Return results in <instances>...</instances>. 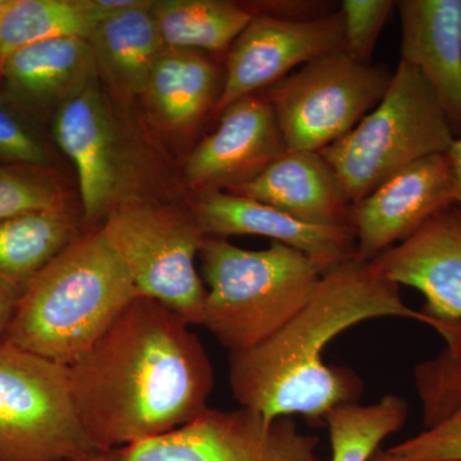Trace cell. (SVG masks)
I'll list each match as a JSON object with an SVG mask.
<instances>
[{
	"mask_svg": "<svg viewBox=\"0 0 461 461\" xmlns=\"http://www.w3.org/2000/svg\"><path fill=\"white\" fill-rule=\"evenodd\" d=\"M76 411L100 453L171 432L208 411L214 373L184 318L139 296L68 366Z\"/></svg>",
	"mask_w": 461,
	"mask_h": 461,
	"instance_id": "1",
	"label": "cell"
},
{
	"mask_svg": "<svg viewBox=\"0 0 461 461\" xmlns=\"http://www.w3.org/2000/svg\"><path fill=\"white\" fill-rule=\"evenodd\" d=\"M382 317L421 321L446 346L461 339V321L446 323L409 308L400 286L354 257L324 272L309 302L275 335L230 354L233 397L267 420L300 414L321 423L332 409L355 402L363 390L350 369L324 362V348L344 330Z\"/></svg>",
	"mask_w": 461,
	"mask_h": 461,
	"instance_id": "2",
	"label": "cell"
},
{
	"mask_svg": "<svg viewBox=\"0 0 461 461\" xmlns=\"http://www.w3.org/2000/svg\"><path fill=\"white\" fill-rule=\"evenodd\" d=\"M103 230L77 236L17 300L5 341L71 366L139 297Z\"/></svg>",
	"mask_w": 461,
	"mask_h": 461,
	"instance_id": "3",
	"label": "cell"
},
{
	"mask_svg": "<svg viewBox=\"0 0 461 461\" xmlns=\"http://www.w3.org/2000/svg\"><path fill=\"white\" fill-rule=\"evenodd\" d=\"M199 257L206 285L202 326L230 354L275 335L309 302L324 273L311 258L280 242L247 250L206 238Z\"/></svg>",
	"mask_w": 461,
	"mask_h": 461,
	"instance_id": "4",
	"label": "cell"
},
{
	"mask_svg": "<svg viewBox=\"0 0 461 461\" xmlns=\"http://www.w3.org/2000/svg\"><path fill=\"white\" fill-rule=\"evenodd\" d=\"M455 136L432 87L400 59L377 107L344 138L320 151L353 206L406 167L446 153Z\"/></svg>",
	"mask_w": 461,
	"mask_h": 461,
	"instance_id": "5",
	"label": "cell"
},
{
	"mask_svg": "<svg viewBox=\"0 0 461 461\" xmlns=\"http://www.w3.org/2000/svg\"><path fill=\"white\" fill-rule=\"evenodd\" d=\"M98 453L76 411L68 366L0 339V461Z\"/></svg>",
	"mask_w": 461,
	"mask_h": 461,
	"instance_id": "6",
	"label": "cell"
},
{
	"mask_svg": "<svg viewBox=\"0 0 461 461\" xmlns=\"http://www.w3.org/2000/svg\"><path fill=\"white\" fill-rule=\"evenodd\" d=\"M102 230L139 295L167 306L190 326H202L206 287L195 259L206 236L194 213L123 204L109 213Z\"/></svg>",
	"mask_w": 461,
	"mask_h": 461,
	"instance_id": "7",
	"label": "cell"
},
{
	"mask_svg": "<svg viewBox=\"0 0 461 461\" xmlns=\"http://www.w3.org/2000/svg\"><path fill=\"white\" fill-rule=\"evenodd\" d=\"M393 72L357 62L345 50L306 63L273 85L271 103L287 150L321 151L377 107Z\"/></svg>",
	"mask_w": 461,
	"mask_h": 461,
	"instance_id": "8",
	"label": "cell"
},
{
	"mask_svg": "<svg viewBox=\"0 0 461 461\" xmlns=\"http://www.w3.org/2000/svg\"><path fill=\"white\" fill-rule=\"evenodd\" d=\"M318 446L293 417L208 409L180 429L108 451L104 461H321Z\"/></svg>",
	"mask_w": 461,
	"mask_h": 461,
	"instance_id": "9",
	"label": "cell"
},
{
	"mask_svg": "<svg viewBox=\"0 0 461 461\" xmlns=\"http://www.w3.org/2000/svg\"><path fill=\"white\" fill-rule=\"evenodd\" d=\"M344 50L341 12L313 20L256 14L229 50L218 111L273 86L295 68Z\"/></svg>",
	"mask_w": 461,
	"mask_h": 461,
	"instance_id": "10",
	"label": "cell"
},
{
	"mask_svg": "<svg viewBox=\"0 0 461 461\" xmlns=\"http://www.w3.org/2000/svg\"><path fill=\"white\" fill-rule=\"evenodd\" d=\"M453 205L457 186L446 153L412 163L351 206L357 259L372 262Z\"/></svg>",
	"mask_w": 461,
	"mask_h": 461,
	"instance_id": "11",
	"label": "cell"
},
{
	"mask_svg": "<svg viewBox=\"0 0 461 461\" xmlns=\"http://www.w3.org/2000/svg\"><path fill=\"white\" fill-rule=\"evenodd\" d=\"M221 113L215 131L199 142L186 162L190 184L203 193L236 189L287 150L266 96H245Z\"/></svg>",
	"mask_w": 461,
	"mask_h": 461,
	"instance_id": "12",
	"label": "cell"
},
{
	"mask_svg": "<svg viewBox=\"0 0 461 461\" xmlns=\"http://www.w3.org/2000/svg\"><path fill=\"white\" fill-rule=\"evenodd\" d=\"M375 272L397 286L420 291L423 313L437 321H461V209L446 208L373 259Z\"/></svg>",
	"mask_w": 461,
	"mask_h": 461,
	"instance_id": "13",
	"label": "cell"
},
{
	"mask_svg": "<svg viewBox=\"0 0 461 461\" xmlns=\"http://www.w3.org/2000/svg\"><path fill=\"white\" fill-rule=\"evenodd\" d=\"M194 215L206 238L256 235L296 249L327 272L357 257L355 230L348 224H313L273 206L222 191L200 195Z\"/></svg>",
	"mask_w": 461,
	"mask_h": 461,
	"instance_id": "14",
	"label": "cell"
},
{
	"mask_svg": "<svg viewBox=\"0 0 461 461\" xmlns=\"http://www.w3.org/2000/svg\"><path fill=\"white\" fill-rule=\"evenodd\" d=\"M402 60L432 87L455 138L461 135V0H400Z\"/></svg>",
	"mask_w": 461,
	"mask_h": 461,
	"instance_id": "15",
	"label": "cell"
},
{
	"mask_svg": "<svg viewBox=\"0 0 461 461\" xmlns=\"http://www.w3.org/2000/svg\"><path fill=\"white\" fill-rule=\"evenodd\" d=\"M53 132L77 171L85 215L99 217L117 191L118 165L113 130L95 81L59 105Z\"/></svg>",
	"mask_w": 461,
	"mask_h": 461,
	"instance_id": "16",
	"label": "cell"
},
{
	"mask_svg": "<svg viewBox=\"0 0 461 461\" xmlns=\"http://www.w3.org/2000/svg\"><path fill=\"white\" fill-rule=\"evenodd\" d=\"M229 193L273 206L303 222L350 223L351 206L320 151L286 150L253 180Z\"/></svg>",
	"mask_w": 461,
	"mask_h": 461,
	"instance_id": "17",
	"label": "cell"
},
{
	"mask_svg": "<svg viewBox=\"0 0 461 461\" xmlns=\"http://www.w3.org/2000/svg\"><path fill=\"white\" fill-rule=\"evenodd\" d=\"M95 67L89 41L59 38L14 51L0 72L9 89L26 102L60 105L93 83Z\"/></svg>",
	"mask_w": 461,
	"mask_h": 461,
	"instance_id": "18",
	"label": "cell"
},
{
	"mask_svg": "<svg viewBox=\"0 0 461 461\" xmlns=\"http://www.w3.org/2000/svg\"><path fill=\"white\" fill-rule=\"evenodd\" d=\"M151 2L100 21L90 38L96 65L120 89L147 90L154 66L166 50L151 14Z\"/></svg>",
	"mask_w": 461,
	"mask_h": 461,
	"instance_id": "19",
	"label": "cell"
},
{
	"mask_svg": "<svg viewBox=\"0 0 461 461\" xmlns=\"http://www.w3.org/2000/svg\"><path fill=\"white\" fill-rule=\"evenodd\" d=\"M63 209L20 215L0 222V291L18 300L76 238Z\"/></svg>",
	"mask_w": 461,
	"mask_h": 461,
	"instance_id": "20",
	"label": "cell"
},
{
	"mask_svg": "<svg viewBox=\"0 0 461 461\" xmlns=\"http://www.w3.org/2000/svg\"><path fill=\"white\" fill-rule=\"evenodd\" d=\"M224 76L199 51L166 48L147 91L158 113L175 127L198 123L213 105L217 108Z\"/></svg>",
	"mask_w": 461,
	"mask_h": 461,
	"instance_id": "21",
	"label": "cell"
},
{
	"mask_svg": "<svg viewBox=\"0 0 461 461\" xmlns=\"http://www.w3.org/2000/svg\"><path fill=\"white\" fill-rule=\"evenodd\" d=\"M151 14L166 48L220 53L249 25L256 12L229 0H163Z\"/></svg>",
	"mask_w": 461,
	"mask_h": 461,
	"instance_id": "22",
	"label": "cell"
},
{
	"mask_svg": "<svg viewBox=\"0 0 461 461\" xmlns=\"http://www.w3.org/2000/svg\"><path fill=\"white\" fill-rule=\"evenodd\" d=\"M98 20L87 0H9L0 20V65L21 48L51 39L89 41Z\"/></svg>",
	"mask_w": 461,
	"mask_h": 461,
	"instance_id": "23",
	"label": "cell"
},
{
	"mask_svg": "<svg viewBox=\"0 0 461 461\" xmlns=\"http://www.w3.org/2000/svg\"><path fill=\"white\" fill-rule=\"evenodd\" d=\"M402 397L386 395L372 405L345 403L324 417L329 429L330 461H369L386 437L399 432L408 420Z\"/></svg>",
	"mask_w": 461,
	"mask_h": 461,
	"instance_id": "24",
	"label": "cell"
},
{
	"mask_svg": "<svg viewBox=\"0 0 461 461\" xmlns=\"http://www.w3.org/2000/svg\"><path fill=\"white\" fill-rule=\"evenodd\" d=\"M414 382L426 429L461 417V341L418 364Z\"/></svg>",
	"mask_w": 461,
	"mask_h": 461,
	"instance_id": "25",
	"label": "cell"
},
{
	"mask_svg": "<svg viewBox=\"0 0 461 461\" xmlns=\"http://www.w3.org/2000/svg\"><path fill=\"white\" fill-rule=\"evenodd\" d=\"M396 8L393 0H344V50L357 62L371 65L373 51L388 18Z\"/></svg>",
	"mask_w": 461,
	"mask_h": 461,
	"instance_id": "26",
	"label": "cell"
},
{
	"mask_svg": "<svg viewBox=\"0 0 461 461\" xmlns=\"http://www.w3.org/2000/svg\"><path fill=\"white\" fill-rule=\"evenodd\" d=\"M62 208L57 190L48 182L25 173L0 168V222Z\"/></svg>",
	"mask_w": 461,
	"mask_h": 461,
	"instance_id": "27",
	"label": "cell"
},
{
	"mask_svg": "<svg viewBox=\"0 0 461 461\" xmlns=\"http://www.w3.org/2000/svg\"><path fill=\"white\" fill-rule=\"evenodd\" d=\"M390 461L461 460V417L437 424L387 450Z\"/></svg>",
	"mask_w": 461,
	"mask_h": 461,
	"instance_id": "28",
	"label": "cell"
},
{
	"mask_svg": "<svg viewBox=\"0 0 461 461\" xmlns=\"http://www.w3.org/2000/svg\"><path fill=\"white\" fill-rule=\"evenodd\" d=\"M0 157L26 165L44 166L50 163V157L38 139L3 107H0Z\"/></svg>",
	"mask_w": 461,
	"mask_h": 461,
	"instance_id": "29",
	"label": "cell"
},
{
	"mask_svg": "<svg viewBox=\"0 0 461 461\" xmlns=\"http://www.w3.org/2000/svg\"><path fill=\"white\" fill-rule=\"evenodd\" d=\"M448 160H450L451 168H453L455 180L457 186V206L461 209V135L455 138L453 144L446 151Z\"/></svg>",
	"mask_w": 461,
	"mask_h": 461,
	"instance_id": "30",
	"label": "cell"
},
{
	"mask_svg": "<svg viewBox=\"0 0 461 461\" xmlns=\"http://www.w3.org/2000/svg\"><path fill=\"white\" fill-rule=\"evenodd\" d=\"M16 304L17 300L12 299L7 294L0 291V339L5 338V332H7Z\"/></svg>",
	"mask_w": 461,
	"mask_h": 461,
	"instance_id": "31",
	"label": "cell"
},
{
	"mask_svg": "<svg viewBox=\"0 0 461 461\" xmlns=\"http://www.w3.org/2000/svg\"><path fill=\"white\" fill-rule=\"evenodd\" d=\"M105 453H98L95 455H90V456L77 457V459H66L59 461H104Z\"/></svg>",
	"mask_w": 461,
	"mask_h": 461,
	"instance_id": "32",
	"label": "cell"
},
{
	"mask_svg": "<svg viewBox=\"0 0 461 461\" xmlns=\"http://www.w3.org/2000/svg\"><path fill=\"white\" fill-rule=\"evenodd\" d=\"M369 461H390V459H388L387 451L378 448Z\"/></svg>",
	"mask_w": 461,
	"mask_h": 461,
	"instance_id": "33",
	"label": "cell"
},
{
	"mask_svg": "<svg viewBox=\"0 0 461 461\" xmlns=\"http://www.w3.org/2000/svg\"><path fill=\"white\" fill-rule=\"evenodd\" d=\"M9 5V0H0V20H2L3 14H5V9H7Z\"/></svg>",
	"mask_w": 461,
	"mask_h": 461,
	"instance_id": "34",
	"label": "cell"
},
{
	"mask_svg": "<svg viewBox=\"0 0 461 461\" xmlns=\"http://www.w3.org/2000/svg\"><path fill=\"white\" fill-rule=\"evenodd\" d=\"M451 461H461V460H451Z\"/></svg>",
	"mask_w": 461,
	"mask_h": 461,
	"instance_id": "35",
	"label": "cell"
}]
</instances>
